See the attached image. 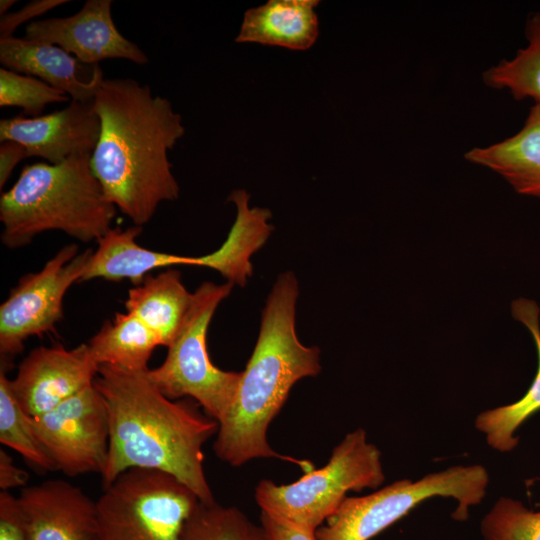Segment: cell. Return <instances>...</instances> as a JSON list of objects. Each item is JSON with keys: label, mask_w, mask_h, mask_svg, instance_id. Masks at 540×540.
<instances>
[{"label": "cell", "mask_w": 540, "mask_h": 540, "mask_svg": "<svg viewBox=\"0 0 540 540\" xmlns=\"http://www.w3.org/2000/svg\"><path fill=\"white\" fill-rule=\"evenodd\" d=\"M93 106L100 135L91 169L106 198L143 226L160 203L179 196L168 152L185 134L182 116L168 99L131 78L104 79Z\"/></svg>", "instance_id": "1"}, {"label": "cell", "mask_w": 540, "mask_h": 540, "mask_svg": "<svg viewBox=\"0 0 540 540\" xmlns=\"http://www.w3.org/2000/svg\"><path fill=\"white\" fill-rule=\"evenodd\" d=\"M146 372L100 365L94 380L109 417L104 487L126 470L154 469L177 478L201 502H214L202 448L217 434L218 421L193 399L166 397Z\"/></svg>", "instance_id": "2"}, {"label": "cell", "mask_w": 540, "mask_h": 540, "mask_svg": "<svg viewBox=\"0 0 540 540\" xmlns=\"http://www.w3.org/2000/svg\"><path fill=\"white\" fill-rule=\"evenodd\" d=\"M299 294L295 275L277 277L261 314L259 335L213 444L216 456L238 467L256 458H278L313 470L308 461L284 456L267 441V429L294 384L321 371L318 347L303 345L295 330Z\"/></svg>", "instance_id": "3"}, {"label": "cell", "mask_w": 540, "mask_h": 540, "mask_svg": "<svg viewBox=\"0 0 540 540\" xmlns=\"http://www.w3.org/2000/svg\"><path fill=\"white\" fill-rule=\"evenodd\" d=\"M116 211L91 169L90 154L56 165H26L0 197L1 241L20 248L51 230L81 242L97 241L111 229Z\"/></svg>", "instance_id": "4"}, {"label": "cell", "mask_w": 540, "mask_h": 540, "mask_svg": "<svg viewBox=\"0 0 540 540\" xmlns=\"http://www.w3.org/2000/svg\"><path fill=\"white\" fill-rule=\"evenodd\" d=\"M385 480L379 449L358 428L334 447L327 464L297 481L278 485L261 480L255 499L261 511L315 531L339 508L349 491L378 488Z\"/></svg>", "instance_id": "5"}, {"label": "cell", "mask_w": 540, "mask_h": 540, "mask_svg": "<svg viewBox=\"0 0 540 540\" xmlns=\"http://www.w3.org/2000/svg\"><path fill=\"white\" fill-rule=\"evenodd\" d=\"M489 474L479 464L457 465L422 478L397 480L366 496H347L326 524L316 530L318 540H370L433 497L452 498L456 521H465L470 508L486 495Z\"/></svg>", "instance_id": "6"}, {"label": "cell", "mask_w": 540, "mask_h": 540, "mask_svg": "<svg viewBox=\"0 0 540 540\" xmlns=\"http://www.w3.org/2000/svg\"><path fill=\"white\" fill-rule=\"evenodd\" d=\"M199 502L192 490L166 472L126 470L96 501L95 540H181Z\"/></svg>", "instance_id": "7"}, {"label": "cell", "mask_w": 540, "mask_h": 540, "mask_svg": "<svg viewBox=\"0 0 540 540\" xmlns=\"http://www.w3.org/2000/svg\"><path fill=\"white\" fill-rule=\"evenodd\" d=\"M234 284L204 282L193 292L191 307L164 362L148 369L147 376L169 399L189 397L204 412L219 421L235 397L241 372L216 367L208 354L207 331L218 305L231 293Z\"/></svg>", "instance_id": "8"}, {"label": "cell", "mask_w": 540, "mask_h": 540, "mask_svg": "<svg viewBox=\"0 0 540 540\" xmlns=\"http://www.w3.org/2000/svg\"><path fill=\"white\" fill-rule=\"evenodd\" d=\"M76 244L61 248L43 268L23 276L0 306V367L7 373L31 336L54 330L63 317V299L80 282L91 254Z\"/></svg>", "instance_id": "9"}, {"label": "cell", "mask_w": 540, "mask_h": 540, "mask_svg": "<svg viewBox=\"0 0 540 540\" xmlns=\"http://www.w3.org/2000/svg\"><path fill=\"white\" fill-rule=\"evenodd\" d=\"M31 421L57 470L67 476L102 475L109 451V417L94 383Z\"/></svg>", "instance_id": "10"}, {"label": "cell", "mask_w": 540, "mask_h": 540, "mask_svg": "<svg viewBox=\"0 0 540 540\" xmlns=\"http://www.w3.org/2000/svg\"><path fill=\"white\" fill-rule=\"evenodd\" d=\"M100 365L88 343L33 349L20 363L11 390L30 417L44 414L94 383Z\"/></svg>", "instance_id": "11"}, {"label": "cell", "mask_w": 540, "mask_h": 540, "mask_svg": "<svg viewBox=\"0 0 540 540\" xmlns=\"http://www.w3.org/2000/svg\"><path fill=\"white\" fill-rule=\"evenodd\" d=\"M111 7V0H87L72 16L29 22L24 38L56 45L86 65L107 59L146 64V54L116 28Z\"/></svg>", "instance_id": "12"}, {"label": "cell", "mask_w": 540, "mask_h": 540, "mask_svg": "<svg viewBox=\"0 0 540 540\" xmlns=\"http://www.w3.org/2000/svg\"><path fill=\"white\" fill-rule=\"evenodd\" d=\"M100 135L93 101L71 100L62 110L38 117L17 115L0 121V142L21 143L28 157L56 165L77 154L92 155Z\"/></svg>", "instance_id": "13"}, {"label": "cell", "mask_w": 540, "mask_h": 540, "mask_svg": "<svg viewBox=\"0 0 540 540\" xmlns=\"http://www.w3.org/2000/svg\"><path fill=\"white\" fill-rule=\"evenodd\" d=\"M27 540H95L97 505L65 480L26 486L18 496Z\"/></svg>", "instance_id": "14"}, {"label": "cell", "mask_w": 540, "mask_h": 540, "mask_svg": "<svg viewBox=\"0 0 540 540\" xmlns=\"http://www.w3.org/2000/svg\"><path fill=\"white\" fill-rule=\"evenodd\" d=\"M0 62L6 69L36 77L81 102L93 101L105 79L99 65H86L56 45L24 37L0 38Z\"/></svg>", "instance_id": "15"}, {"label": "cell", "mask_w": 540, "mask_h": 540, "mask_svg": "<svg viewBox=\"0 0 540 540\" xmlns=\"http://www.w3.org/2000/svg\"><path fill=\"white\" fill-rule=\"evenodd\" d=\"M142 226L111 228L97 240L80 282L101 278L109 281L129 280L141 284L151 271L178 265L202 266L201 257L181 256L142 247L136 241Z\"/></svg>", "instance_id": "16"}, {"label": "cell", "mask_w": 540, "mask_h": 540, "mask_svg": "<svg viewBox=\"0 0 540 540\" xmlns=\"http://www.w3.org/2000/svg\"><path fill=\"white\" fill-rule=\"evenodd\" d=\"M464 157L501 176L517 193L540 198V105L534 104L519 131Z\"/></svg>", "instance_id": "17"}, {"label": "cell", "mask_w": 540, "mask_h": 540, "mask_svg": "<svg viewBox=\"0 0 540 540\" xmlns=\"http://www.w3.org/2000/svg\"><path fill=\"white\" fill-rule=\"evenodd\" d=\"M317 0H269L244 13L238 43L307 50L319 35Z\"/></svg>", "instance_id": "18"}, {"label": "cell", "mask_w": 540, "mask_h": 540, "mask_svg": "<svg viewBox=\"0 0 540 540\" xmlns=\"http://www.w3.org/2000/svg\"><path fill=\"white\" fill-rule=\"evenodd\" d=\"M511 313L530 332L537 350V372L526 391L517 401L485 410L477 415L475 427L487 444L502 453L514 450L519 442L515 432L540 410V308L531 299L518 298L511 303Z\"/></svg>", "instance_id": "19"}, {"label": "cell", "mask_w": 540, "mask_h": 540, "mask_svg": "<svg viewBox=\"0 0 540 540\" xmlns=\"http://www.w3.org/2000/svg\"><path fill=\"white\" fill-rule=\"evenodd\" d=\"M193 293L187 291L181 273L167 269L148 275L128 291L126 312L141 320L168 347L179 333L191 307Z\"/></svg>", "instance_id": "20"}, {"label": "cell", "mask_w": 540, "mask_h": 540, "mask_svg": "<svg viewBox=\"0 0 540 540\" xmlns=\"http://www.w3.org/2000/svg\"><path fill=\"white\" fill-rule=\"evenodd\" d=\"M250 195L244 189L228 196L237 210L236 219L218 250L201 256L202 266L218 271L228 282L244 286L252 274L250 256L265 243L273 226L267 208L249 207Z\"/></svg>", "instance_id": "21"}, {"label": "cell", "mask_w": 540, "mask_h": 540, "mask_svg": "<svg viewBox=\"0 0 540 540\" xmlns=\"http://www.w3.org/2000/svg\"><path fill=\"white\" fill-rule=\"evenodd\" d=\"M88 345L99 365L146 371L152 352L161 343L141 320L125 312L105 321Z\"/></svg>", "instance_id": "22"}, {"label": "cell", "mask_w": 540, "mask_h": 540, "mask_svg": "<svg viewBox=\"0 0 540 540\" xmlns=\"http://www.w3.org/2000/svg\"><path fill=\"white\" fill-rule=\"evenodd\" d=\"M527 44L511 59H502L482 75L485 85L507 91L515 100L527 98L540 105V12L529 15Z\"/></svg>", "instance_id": "23"}, {"label": "cell", "mask_w": 540, "mask_h": 540, "mask_svg": "<svg viewBox=\"0 0 540 540\" xmlns=\"http://www.w3.org/2000/svg\"><path fill=\"white\" fill-rule=\"evenodd\" d=\"M0 442L19 453L31 466L43 472L57 470L55 463L39 441L31 417L21 408L10 379L0 371Z\"/></svg>", "instance_id": "24"}, {"label": "cell", "mask_w": 540, "mask_h": 540, "mask_svg": "<svg viewBox=\"0 0 540 540\" xmlns=\"http://www.w3.org/2000/svg\"><path fill=\"white\" fill-rule=\"evenodd\" d=\"M181 540H265V536L261 525L238 508L200 501L186 522Z\"/></svg>", "instance_id": "25"}, {"label": "cell", "mask_w": 540, "mask_h": 540, "mask_svg": "<svg viewBox=\"0 0 540 540\" xmlns=\"http://www.w3.org/2000/svg\"><path fill=\"white\" fill-rule=\"evenodd\" d=\"M480 531L483 540H540V511L501 497L483 517Z\"/></svg>", "instance_id": "26"}, {"label": "cell", "mask_w": 540, "mask_h": 540, "mask_svg": "<svg viewBox=\"0 0 540 540\" xmlns=\"http://www.w3.org/2000/svg\"><path fill=\"white\" fill-rule=\"evenodd\" d=\"M64 92L46 82L2 67L0 69V106L22 108L26 115L41 116L48 104L70 102Z\"/></svg>", "instance_id": "27"}, {"label": "cell", "mask_w": 540, "mask_h": 540, "mask_svg": "<svg viewBox=\"0 0 540 540\" xmlns=\"http://www.w3.org/2000/svg\"><path fill=\"white\" fill-rule=\"evenodd\" d=\"M0 540H27L19 499L9 491L0 492Z\"/></svg>", "instance_id": "28"}, {"label": "cell", "mask_w": 540, "mask_h": 540, "mask_svg": "<svg viewBox=\"0 0 540 540\" xmlns=\"http://www.w3.org/2000/svg\"><path fill=\"white\" fill-rule=\"evenodd\" d=\"M67 2V0H34L20 10L9 12L0 19V38L13 36L21 24L36 19Z\"/></svg>", "instance_id": "29"}, {"label": "cell", "mask_w": 540, "mask_h": 540, "mask_svg": "<svg viewBox=\"0 0 540 540\" xmlns=\"http://www.w3.org/2000/svg\"><path fill=\"white\" fill-rule=\"evenodd\" d=\"M260 525L265 540H318L315 531L296 526L264 511L260 513Z\"/></svg>", "instance_id": "30"}, {"label": "cell", "mask_w": 540, "mask_h": 540, "mask_svg": "<svg viewBox=\"0 0 540 540\" xmlns=\"http://www.w3.org/2000/svg\"><path fill=\"white\" fill-rule=\"evenodd\" d=\"M29 481V474L18 467L13 458L3 449H0V489L9 491L14 488H24Z\"/></svg>", "instance_id": "31"}, {"label": "cell", "mask_w": 540, "mask_h": 540, "mask_svg": "<svg viewBox=\"0 0 540 540\" xmlns=\"http://www.w3.org/2000/svg\"><path fill=\"white\" fill-rule=\"evenodd\" d=\"M28 158L27 150L21 143L6 140L0 145V189L4 187L16 165Z\"/></svg>", "instance_id": "32"}, {"label": "cell", "mask_w": 540, "mask_h": 540, "mask_svg": "<svg viewBox=\"0 0 540 540\" xmlns=\"http://www.w3.org/2000/svg\"><path fill=\"white\" fill-rule=\"evenodd\" d=\"M17 3L16 0H1L0 1V16L8 14V11L12 6Z\"/></svg>", "instance_id": "33"}]
</instances>
